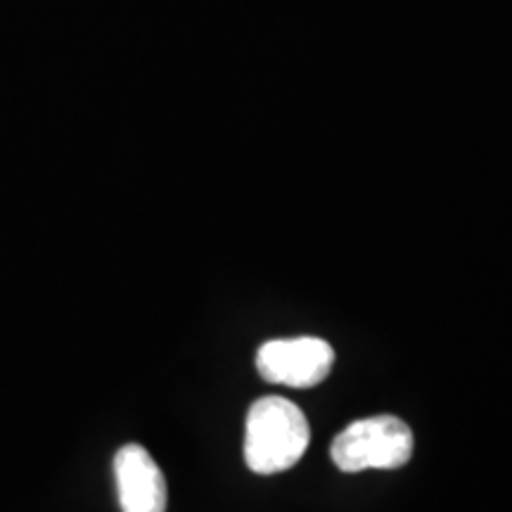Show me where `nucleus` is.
Listing matches in <instances>:
<instances>
[{
  "label": "nucleus",
  "instance_id": "f257e3e1",
  "mask_svg": "<svg viewBox=\"0 0 512 512\" xmlns=\"http://www.w3.org/2000/svg\"><path fill=\"white\" fill-rule=\"evenodd\" d=\"M311 427L302 408L283 396H264L249 406L245 463L256 475H278L302 460Z\"/></svg>",
  "mask_w": 512,
  "mask_h": 512
},
{
  "label": "nucleus",
  "instance_id": "f03ea898",
  "mask_svg": "<svg viewBox=\"0 0 512 512\" xmlns=\"http://www.w3.org/2000/svg\"><path fill=\"white\" fill-rule=\"evenodd\" d=\"M330 456L342 472L396 470L413 456V432L394 415L356 420L337 434Z\"/></svg>",
  "mask_w": 512,
  "mask_h": 512
},
{
  "label": "nucleus",
  "instance_id": "7ed1b4c3",
  "mask_svg": "<svg viewBox=\"0 0 512 512\" xmlns=\"http://www.w3.org/2000/svg\"><path fill=\"white\" fill-rule=\"evenodd\" d=\"M335 351L320 337H292L266 342L256 354V370L266 382L283 387H316L330 375Z\"/></svg>",
  "mask_w": 512,
  "mask_h": 512
},
{
  "label": "nucleus",
  "instance_id": "20e7f679",
  "mask_svg": "<svg viewBox=\"0 0 512 512\" xmlns=\"http://www.w3.org/2000/svg\"><path fill=\"white\" fill-rule=\"evenodd\" d=\"M119 503L124 512H166V479L140 444H126L114 456Z\"/></svg>",
  "mask_w": 512,
  "mask_h": 512
}]
</instances>
